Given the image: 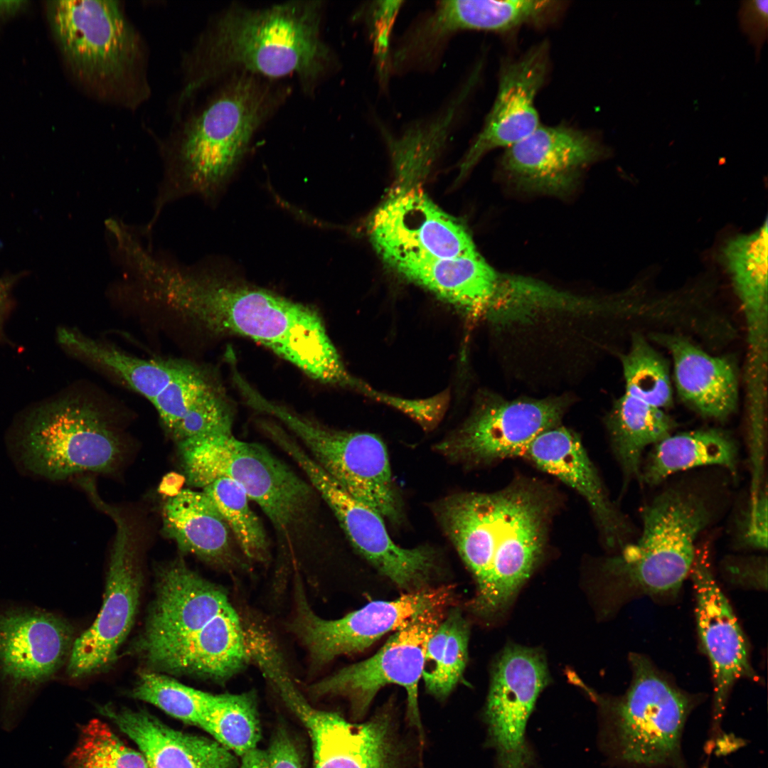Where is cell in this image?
<instances>
[{
    "instance_id": "obj_19",
    "label": "cell",
    "mask_w": 768,
    "mask_h": 768,
    "mask_svg": "<svg viewBox=\"0 0 768 768\" xmlns=\"http://www.w3.org/2000/svg\"><path fill=\"white\" fill-rule=\"evenodd\" d=\"M549 674L543 656L519 646L505 649L491 674L483 718L497 768H530L534 755L526 730Z\"/></svg>"
},
{
    "instance_id": "obj_40",
    "label": "cell",
    "mask_w": 768,
    "mask_h": 768,
    "mask_svg": "<svg viewBox=\"0 0 768 768\" xmlns=\"http://www.w3.org/2000/svg\"><path fill=\"white\" fill-rule=\"evenodd\" d=\"M767 485L754 503L749 501L737 517L735 540L740 546L755 550L767 548Z\"/></svg>"
},
{
    "instance_id": "obj_39",
    "label": "cell",
    "mask_w": 768,
    "mask_h": 768,
    "mask_svg": "<svg viewBox=\"0 0 768 768\" xmlns=\"http://www.w3.org/2000/svg\"><path fill=\"white\" fill-rule=\"evenodd\" d=\"M240 758L239 768H302L295 742L283 727L277 728L266 748L257 747Z\"/></svg>"
},
{
    "instance_id": "obj_24",
    "label": "cell",
    "mask_w": 768,
    "mask_h": 768,
    "mask_svg": "<svg viewBox=\"0 0 768 768\" xmlns=\"http://www.w3.org/2000/svg\"><path fill=\"white\" fill-rule=\"evenodd\" d=\"M547 70L546 45L534 47L501 68L495 101L463 158L460 176L466 174L489 151L511 146L540 125L535 101Z\"/></svg>"
},
{
    "instance_id": "obj_9",
    "label": "cell",
    "mask_w": 768,
    "mask_h": 768,
    "mask_svg": "<svg viewBox=\"0 0 768 768\" xmlns=\"http://www.w3.org/2000/svg\"><path fill=\"white\" fill-rule=\"evenodd\" d=\"M185 478L203 489L219 477L237 483L284 535L311 509L313 488L264 446L213 432L177 443Z\"/></svg>"
},
{
    "instance_id": "obj_29",
    "label": "cell",
    "mask_w": 768,
    "mask_h": 768,
    "mask_svg": "<svg viewBox=\"0 0 768 768\" xmlns=\"http://www.w3.org/2000/svg\"><path fill=\"white\" fill-rule=\"evenodd\" d=\"M163 530L183 553L210 564L235 560L233 535L213 502L202 491L182 489L162 509Z\"/></svg>"
},
{
    "instance_id": "obj_18",
    "label": "cell",
    "mask_w": 768,
    "mask_h": 768,
    "mask_svg": "<svg viewBox=\"0 0 768 768\" xmlns=\"http://www.w3.org/2000/svg\"><path fill=\"white\" fill-rule=\"evenodd\" d=\"M267 680L306 729L313 768H398L400 752L393 717L380 711L366 722H350L338 714L314 707L290 676L277 666Z\"/></svg>"
},
{
    "instance_id": "obj_43",
    "label": "cell",
    "mask_w": 768,
    "mask_h": 768,
    "mask_svg": "<svg viewBox=\"0 0 768 768\" xmlns=\"http://www.w3.org/2000/svg\"><path fill=\"white\" fill-rule=\"evenodd\" d=\"M185 480V476L175 472H170L163 478L159 488V493L168 498L175 496L182 490Z\"/></svg>"
},
{
    "instance_id": "obj_41",
    "label": "cell",
    "mask_w": 768,
    "mask_h": 768,
    "mask_svg": "<svg viewBox=\"0 0 768 768\" xmlns=\"http://www.w3.org/2000/svg\"><path fill=\"white\" fill-rule=\"evenodd\" d=\"M739 24L741 31L747 36L754 46L756 57L760 53L767 38L768 1L767 0H749L740 3L738 11Z\"/></svg>"
},
{
    "instance_id": "obj_1",
    "label": "cell",
    "mask_w": 768,
    "mask_h": 768,
    "mask_svg": "<svg viewBox=\"0 0 768 768\" xmlns=\"http://www.w3.org/2000/svg\"><path fill=\"white\" fill-rule=\"evenodd\" d=\"M144 295L203 329L265 346L319 382L356 388L318 312L268 289L164 256L146 264Z\"/></svg>"
},
{
    "instance_id": "obj_38",
    "label": "cell",
    "mask_w": 768,
    "mask_h": 768,
    "mask_svg": "<svg viewBox=\"0 0 768 768\" xmlns=\"http://www.w3.org/2000/svg\"><path fill=\"white\" fill-rule=\"evenodd\" d=\"M65 768H150L141 752L127 746L105 722L92 720L80 730Z\"/></svg>"
},
{
    "instance_id": "obj_21",
    "label": "cell",
    "mask_w": 768,
    "mask_h": 768,
    "mask_svg": "<svg viewBox=\"0 0 768 768\" xmlns=\"http://www.w3.org/2000/svg\"><path fill=\"white\" fill-rule=\"evenodd\" d=\"M565 409L558 398L496 401L476 410L436 450L450 461L470 465L520 457L538 435L558 426Z\"/></svg>"
},
{
    "instance_id": "obj_28",
    "label": "cell",
    "mask_w": 768,
    "mask_h": 768,
    "mask_svg": "<svg viewBox=\"0 0 768 768\" xmlns=\"http://www.w3.org/2000/svg\"><path fill=\"white\" fill-rule=\"evenodd\" d=\"M653 337L671 353L676 388L687 404L700 415L718 420L734 412L738 383L728 359L707 353L682 336L658 334Z\"/></svg>"
},
{
    "instance_id": "obj_35",
    "label": "cell",
    "mask_w": 768,
    "mask_h": 768,
    "mask_svg": "<svg viewBox=\"0 0 768 768\" xmlns=\"http://www.w3.org/2000/svg\"><path fill=\"white\" fill-rule=\"evenodd\" d=\"M202 491L218 509L246 558L265 561L269 554L267 537L244 490L232 479L219 477L204 486Z\"/></svg>"
},
{
    "instance_id": "obj_45",
    "label": "cell",
    "mask_w": 768,
    "mask_h": 768,
    "mask_svg": "<svg viewBox=\"0 0 768 768\" xmlns=\"http://www.w3.org/2000/svg\"><path fill=\"white\" fill-rule=\"evenodd\" d=\"M11 284L10 281L0 279V331L8 303Z\"/></svg>"
},
{
    "instance_id": "obj_12",
    "label": "cell",
    "mask_w": 768,
    "mask_h": 768,
    "mask_svg": "<svg viewBox=\"0 0 768 768\" xmlns=\"http://www.w3.org/2000/svg\"><path fill=\"white\" fill-rule=\"evenodd\" d=\"M19 443L25 466L54 480L109 472L122 455L118 437L99 412L75 398L60 399L33 411Z\"/></svg>"
},
{
    "instance_id": "obj_27",
    "label": "cell",
    "mask_w": 768,
    "mask_h": 768,
    "mask_svg": "<svg viewBox=\"0 0 768 768\" xmlns=\"http://www.w3.org/2000/svg\"><path fill=\"white\" fill-rule=\"evenodd\" d=\"M410 281L465 310L493 321L502 273L479 253L454 258H417L390 266Z\"/></svg>"
},
{
    "instance_id": "obj_42",
    "label": "cell",
    "mask_w": 768,
    "mask_h": 768,
    "mask_svg": "<svg viewBox=\"0 0 768 768\" xmlns=\"http://www.w3.org/2000/svg\"><path fill=\"white\" fill-rule=\"evenodd\" d=\"M445 401L444 395L425 400H408L393 396L390 405L409 415L426 429H430L440 420Z\"/></svg>"
},
{
    "instance_id": "obj_16",
    "label": "cell",
    "mask_w": 768,
    "mask_h": 768,
    "mask_svg": "<svg viewBox=\"0 0 768 768\" xmlns=\"http://www.w3.org/2000/svg\"><path fill=\"white\" fill-rule=\"evenodd\" d=\"M444 608L425 611L395 630L371 657L347 666L313 683L309 694L319 698L342 696L348 700L353 719L367 713L378 692L389 684L403 687L407 695L410 724L422 731L418 684L422 678L427 641L444 619Z\"/></svg>"
},
{
    "instance_id": "obj_2",
    "label": "cell",
    "mask_w": 768,
    "mask_h": 768,
    "mask_svg": "<svg viewBox=\"0 0 768 768\" xmlns=\"http://www.w3.org/2000/svg\"><path fill=\"white\" fill-rule=\"evenodd\" d=\"M553 495L540 484L518 481L493 493L449 496L435 513L478 585L475 609H503L542 557Z\"/></svg>"
},
{
    "instance_id": "obj_31",
    "label": "cell",
    "mask_w": 768,
    "mask_h": 768,
    "mask_svg": "<svg viewBox=\"0 0 768 768\" xmlns=\"http://www.w3.org/2000/svg\"><path fill=\"white\" fill-rule=\"evenodd\" d=\"M767 220L756 230L728 239L720 251L724 267L745 309L751 340L763 336L767 310Z\"/></svg>"
},
{
    "instance_id": "obj_15",
    "label": "cell",
    "mask_w": 768,
    "mask_h": 768,
    "mask_svg": "<svg viewBox=\"0 0 768 768\" xmlns=\"http://www.w3.org/2000/svg\"><path fill=\"white\" fill-rule=\"evenodd\" d=\"M74 631L38 608H0V686L4 722L12 724L36 692L65 663Z\"/></svg>"
},
{
    "instance_id": "obj_33",
    "label": "cell",
    "mask_w": 768,
    "mask_h": 768,
    "mask_svg": "<svg viewBox=\"0 0 768 768\" xmlns=\"http://www.w3.org/2000/svg\"><path fill=\"white\" fill-rule=\"evenodd\" d=\"M469 626L458 609H452L430 637L422 678L429 693L444 699L460 681L467 662Z\"/></svg>"
},
{
    "instance_id": "obj_10",
    "label": "cell",
    "mask_w": 768,
    "mask_h": 768,
    "mask_svg": "<svg viewBox=\"0 0 768 768\" xmlns=\"http://www.w3.org/2000/svg\"><path fill=\"white\" fill-rule=\"evenodd\" d=\"M247 405L279 421L302 443L309 456L348 494L392 524L403 518L388 450L377 435L338 430L251 392Z\"/></svg>"
},
{
    "instance_id": "obj_8",
    "label": "cell",
    "mask_w": 768,
    "mask_h": 768,
    "mask_svg": "<svg viewBox=\"0 0 768 768\" xmlns=\"http://www.w3.org/2000/svg\"><path fill=\"white\" fill-rule=\"evenodd\" d=\"M630 661L626 693L601 700L602 750L625 768H688L683 732L699 698L678 688L644 656L631 654Z\"/></svg>"
},
{
    "instance_id": "obj_3",
    "label": "cell",
    "mask_w": 768,
    "mask_h": 768,
    "mask_svg": "<svg viewBox=\"0 0 768 768\" xmlns=\"http://www.w3.org/2000/svg\"><path fill=\"white\" fill-rule=\"evenodd\" d=\"M321 1H291L262 9L228 7L202 35L186 61L180 101L225 74L277 78L294 75L312 91L335 63L321 37Z\"/></svg>"
},
{
    "instance_id": "obj_30",
    "label": "cell",
    "mask_w": 768,
    "mask_h": 768,
    "mask_svg": "<svg viewBox=\"0 0 768 768\" xmlns=\"http://www.w3.org/2000/svg\"><path fill=\"white\" fill-rule=\"evenodd\" d=\"M737 461L736 442L721 430L670 434L654 445L641 467L640 481L655 486L676 472L705 466H722L735 476Z\"/></svg>"
},
{
    "instance_id": "obj_32",
    "label": "cell",
    "mask_w": 768,
    "mask_h": 768,
    "mask_svg": "<svg viewBox=\"0 0 768 768\" xmlns=\"http://www.w3.org/2000/svg\"><path fill=\"white\" fill-rule=\"evenodd\" d=\"M607 425L626 486L640 480L644 451L670 435L674 422L662 409L624 393L614 405Z\"/></svg>"
},
{
    "instance_id": "obj_34",
    "label": "cell",
    "mask_w": 768,
    "mask_h": 768,
    "mask_svg": "<svg viewBox=\"0 0 768 768\" xmlns=\"http://www.w3.org/2000/svg\"><path fill=\"white\" fill-rule=\"evenodd\" d=\"M240 757L257 747L260 725L254 694H213L199 726Z\"/></svg>"
},
{
    "instance_id": "obj_20",
    "label": "cell",
    "mask_w": 768,
    "mask_h": 768,
    "mask_svg": "<svg viewBox=\"0 0 768 768\" xmlns=\"http://www.w3.org/2000/svg\"><path fill=\"white\" fill-rule=\"evenodd\" d=\"M370 238L390 266L417 258H454L477 254L465 228L420 190L399 193L372 218Z\"/></svg>"
},
{
    "instance_id": "obj_36",
    "label": "cell",
    "mask_w": 768,
    "mask_h": 768,
    "mask_svg": "<svg viewBox=\"0 0 768 768\" xmlns=\"http://www.w3.org/2000/svg\"><path fill=\"white\" fill-rule=\"evenodd\" d=\"M622 363L624 393L660 409L671 405L672 389L667 363L642 336H633Z\"/></svg>"
},
{
    "instance_id": "obj_25",
    "label": "cell",
    "mask_w": 768,
    "mask_h": 768,
    "mask_svg": "<svg viewBox=\"0 0 768 768\" xmlns=\"http://www.w3.org/2000/svg\"><path fill=\"white\" fill-rule=\"evenodd\" d=\"M576 490L588 503L610 548L628 544L634 530L608 497L580 439L559 426L538 435L522 456Z\"/></svg>"
},
{
    "instance_id": "obj_23",
    "label": "cell",
    "mask_w": 768,
    "mask_h": 768,
    "mask_svg": "<svg viewBox=\"0 0 768 768\" xmlns=\"http://www.w3.org/2000/svg\"><path fill=\"white\" fill-rule=\"evenodd\" d=\"M603 154L599 142L584 132L539 125L506 149L501 164L524 188L563 195L574 188L581 171Z\"/></svg>"
},
{
    "instance_id": "obj_5",
    "label": "cell",
    "mask_w": 768,
    "mask_h": 768,
    "mask_svg": "<svg viewBox=\"0 0 768 768\" xmlns=\"http://www.w3.org/2000/svg\"><path fill=\"white\" fill-rule=\"evenodd\" d=\"M46 14L63 61L80 85L125 106L147 97L142 40L119 1H48Z\"/></svg>"
},
{
    "instance_id": "obj_26",
    "label": "cell",
    "mask_w": 768,
    "mask_h": 768,
    "mask_svg": "<svg viewBox=\"0 0 768 768\" xmlns=\"http://www.w3.org/2000/svg\"><path fill=\"white\" fill-rule=\"evenodd\" d=\"M99 710L137 744L150 768H239L237 756L215 740L176 730L144 710Z\"/></svg>"
},
{
    "instance_id": "obj_11",
    "label": "cell",
    "mask_w": 768,
    "mask_h": 768,
    "mask_svg": "<svg viewBox=\"0 0 768 768\" xmlns=\"http://www.w3.org/2000/svg\"><path fill=\"white\" fill-rule=\"evenodd\" d=\"M57 338L70 353L107 370L148 400L175 440L199 411L223 393L204 369L186 360L139 358L65 328Z\"/></svg>"
},
{
    "instance_id": "obj_17",
    "label": "cell",
    "mask_w": 768,
    "mask_h": 768,
    "mask_svg": "<svg viewBox=\"0 0 768 768\" xmlns=\"http://www.w3.org/2000/svg\"><path fill=\"white\" fill-rule=\"evenodd\" d=\"M282 450L306 474L310 485L335 515L353 547L382 575L400 588L415 592L426 588L435 569V557L426 546L405 548L390 538L384 518L348 494L295 440Z\"/></svg>"
},
{
    "instance_id": "obj_13",
    "label": "cell",
    "mask_w": 768,
    "mask_h": 768,
    "mask_svg": "<svg viewBox=\"0 0 768 768\" xmlns=\"http://www.w3.org/2000/svg\"><path fill=\"white\" fill-rule=\"evenodd\" d=\"M294 614L290 630L307 650L313 667L362 651L385 634L395 631L425 611L445 608L452 600L450 587L424 588L389 601H374L339 619L321 618L311 607L301 580L294 587Z\"/></svg>"
},
{
    "instance_id": "obj_7",
    "label": "cell",
    "mask_w": 768,
    "mask_h": 768,
    "mask_svg": "<svg viewBox=\"0 0 768 768\" xmlns=\"http://www.w3.org/2000/svg\"><path fill=\"white\" fill-rule=\"evenodd\" d=\"M155 596L134 650L147 665L159 658L196 665L244 637L225 591L181 559L158 569Z\"/></svg>"
},
{
    "instance_id": "obj_14",
    "label": "cell",
    "mask_w": 768,
    "mask_h": 768,
    "mask_svg": "<svg viewBox=\"0 0 768 768\" xmlns=\"http://www.w3.org/2000/svg\"><path fill=\"white\" fill-rule=\"evenodd\" d=\"M92 500L114 521L116 531L102 608L92 624L74 639L66 660L65 673L71 679L103 671L114 663L133 626L143 582L133 530L127 520L98 494Z\"/></svg>"
},
{
    "instance_id": "obj_4",
    "label": "cell",
    "mask_w": 768,
    "mask_h": 768,
    "mask_svg": "<svg viewBox=\"0 0 768 768\" xmlns=\"http://www.w3.org/2000/svg\"><path fill=\"white\" fill-rule=\"evenodd\" d=\"M183 125L165 152L164 175L149 225L169 203L214 196L246 153L281 98L262 78L235 73Z\"/></svg>"
},
{
    "instance_id": "obj_6",
    "label": "cell",
    "mask_w": 768,
    "mask_h": 768,
    "mask_svg": "<svg viewBox=\"0 0 768 768\" xmlns=\"http://www.w3.org/2000/svg\"><path fill=\"white\" fill-rule=\"evenodd\" d=\"M714 495L694 482L663 489L641 508L637 540L609 558L605 572L630 596L677 592L690 573L699 535L715 518Z\"/></svg>"
},
{
    "instance_id": "obj_22",
    "label": "cell",
    "mask_w": 768,
    "mask_h": 768,
    "mask_svg": "<svg viewBox=\"0 0 768 768\" xmlns=\"http://www.w3.org/2000/svg\"><path fill=\"white\" fill-rule=\"evenodd\" d=\"M695 595V617L701 642L710 661L714 698L712 731L719 735L730 690L742 678L756 677L745 638L713 575L708 543L696 546L690 573Z\"/></svg>"
},
{
    "instance_id": "obj_44",
    "label": "cell",
    "mask_w": 768,
    "mask_h": 768,
    "mask_svg": "<svg viewBox=\"0 0 768 768\" xmlns=\"http://www.w3.org/2000/svg\"><path fill=\"white\" fill-rule=\"evenodd\" d=\"M27 4L26 1H0V25L23 11Z\"/></svg>"
},
{
    "instance_id": "obj_37",
    "label": "cell",
    "mask_w": 768,
    "mask_h": 768,
    "mask_svg": "<svg viewBox=\"0 0 768 768\" xmlns=\"http://www.w3.org/2000/svg\"><path fill=\"white\" fill-rule=\"evenodd\" d=\"M184 722L200 726L213 694L187 686L156 671H142L132 693Z\"/></svg>"
}]
</instances>
